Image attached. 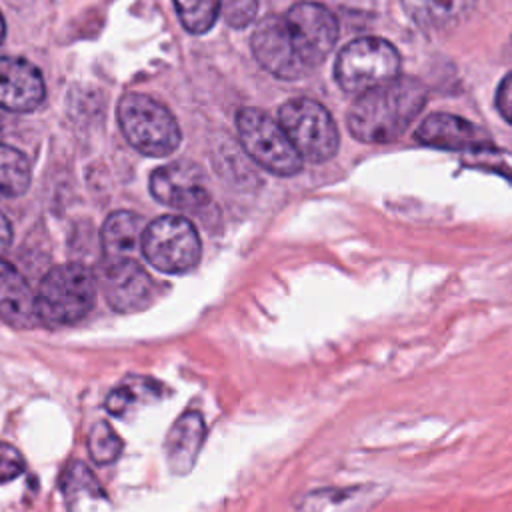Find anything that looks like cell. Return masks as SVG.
Masks as SVG:
<instances>
[{"mask_svg": "<svg viewBox=\"0 0 512 512\" xmlns=\"http://www.w3.org/2000/svg\"><path fill=\"white\" fill-rule=\"evenodd\" d=\"M426 104V88L416 78H396L356 98L348 110V130L360 142L398 140Z\"/></svg>", "mask_w": 512, "mask_h": 512, "instance_id": "1", "label": "cell"}, {"mask_svg": "<svg viewBox=\"0 0 512 512\" xmlns=\"http://www.w3.org/2000/svg\"><path fill=\"white\" fill-rule=\"evenodd\" d=\"M94 276L82 264L52 268L36 294L38 320L48 326H66L82 320L94 304Z\"/></svg>", "mask_w": 512, "mask_h": 512, "instance_id": "2", "label": "cell"}, {"mask_svg": "<svg viewBox=\"0 0 512 512\" xmlns=\"http://www.w3.org/2000/svg\"><path fill=\"white\" fill-rule=\"evenodd\" d=\"M118 124L126 140L146 156H168L180 144V128L172 112L140 92L120 98Z\"/></svg>", "mask_w": 512, "mask_h": 512, "instance_id": "3", "label": "cell"}, {"mask_svg": "<svg viewBox=\"0 0 512 512\" xmlns=\"http://www.w3.org/2000/svg\"><path fill=\"white\" fill-rule=\"evenodd\" d=\"M400 54L384 38L364 36L348 42L334 62V78L344 92L364 94L398 78Z\"/></svg>", "mask_w": 512, "mask_h": 512, "instance_id": "4", "label": "cell"}, {"mask_svg": "<svg viewBox=\"0 0 512 512\" xmlns=\"http://www.w3.org/2000/svg\"><path fill=\"white\" fill-rule=\"evenodd\" d=\"M278 124L302 160L326 162L338 150V128L328 110L312 98L300 96L282 104Z\"/></svg>", "mask_w": 512, "mask_h": 512, "instance_id": "5", "label": "cell"}, {"mask_svg": "<svg viewBox=\"0 0 512 512\" xmlns=\"http://www.w3.org/2000/svg\"><path fill=\"white\" fill-rule=\"evenodd\" d=\"M238 138L244 152L264 170L276 176H292L302 168V156L296 152L282 126L258 108H242L236 116Z\"/></svg>", "mask_w": 512, "mask_h": 512, "instance_id": "6", "label": "cell"}, {"mask_svg": "<svg viewBox=\"0 0 512 512\" xmlns=\"http://www.w3.org/2000/svg\"><path fill=\"white\" fill-rule=\"evenodd\" d=\"M200 238L184 216H160L144 228L142 254L166 274L190 272L200 260Z\"/></svg>", "mask_w": 512, "mask_h": 512, "instance_id": "7", "label": "cell"}, {"mask_svg": "<svg viewBox=\"0 0 512 512\" xmlns=\"http://www.w3.org/2000/svg\"><path fill=\"white\" fill-rule=\"evenodd\" d=\"M292 46L308 70L320 66L338 40L336 16L316 2H298L286 16Z\"/></svg>", "mask_w": 512, "mask_h": 512, "instance_id": "8", "label": "cell"}, {"mask_svg": "<svg viewBox=\"0 0 512 512\" xmlns=\"http://www.w3.org/2000/svg\"><path fill=\"white\" fill-rule=\"evenodd\" d=\"M152 196L176 210L198 212L212 200L204 170L188 160L160 166L150 176Z\"/></svg>", "mask_w": 512, "mask_h": 512, "instance_id": "9", "label": "cell"}, {"mask_svg": "<svg viewBox=\"0 0 512 512\" xmlns=\"http://www.w3.org/2000/svg\"><path fill=\"white\" fill-rule=\"evenodd\" d=\"M250 44L260 66L278 78L296 80L310 72L292 46L284 16L270 14L262 18L252 32Z\"/></svg>", "mask_w": 512, "mask_h": 512, "instance_id": "10", "label": "cell"}, {"mask_svg": "<svg viewBox=\"0 0 512 512\" xmlns=\"http://www.w3.org/2000/svg\"><path fill=\"white\" fill-rule=\"evenodd\" d=\"M102 288L108 304L122 314L144 310L154 298V282L134 258L106 262Z\"/></svg>", "mask_w": 512, "mask_h": 512, "instance_id": "11", "label": "cell"}, {"mask_svg": "<svg viewBox=\"0 0 512 512\" xmlns=\"http://www.w3.org/2000/svg\"><path fill=\"white\" fill-rule=\"evenodd\" d=\"M416 140L432 148L454 152H478L492 148V138L482 126L446 112L426 116L416 130Z\"/></svg>", "mask_w": 512, "mask_h": 512, "instance_id": "12", "label": "cell"}, {"mask_svg": "<svg viewBox=\"0 0 512 512\" xmlns=\"http://www.w3.org/2000/svg\"><path fill=\"white\" fill-rule=\"evenodd\" d=\"M46 96L42 74L22 58L0 56V106L10 112H32Z\"/></svg>", "mask_w": 512, "mask_h": 512, "instance_id": "13", "label": "cell"}, {"mask_svg": "<svg viewBox=\"0 0 512 512\" xmlns=\"http://www.w3.org/2000/svg\"><path fill=\"white\" fill-rule=\"evenodd\" d=\"M384 488L376 484L354 486H324L306 492L296 512H370L382 498Z\"/></svg>", "mask_w": 512, "mask_h": 512, "instance_id": "14", "label": "cell"}, {"mask_svg": "<svg viewBox=\"0 0 512 512\" xmlns=\"http://www.w3.org/2000/svg\"><path fill=\"white\" fill-rule=\"evenodd\" d=\"M206 440V422L204 416L196 410L184 412L168 430L164 440V452L168 466L174 474H188Z\"/></svg>", "mask_w": 512, "mask_h": 512, "instance_id": "15", "label": "cell"}, {"mask_svg": "<svg viewBox=\"0 0 512 512\" xmlns=\"http://www.w3.org/2000/svg\"><path fill=\"white\" fill-rule=\"evenodd\" d=\"M0 318L14 328H32L40 324L36 296L24 276L0 258Z\"/></svg>", "mask_w": 512, "mask_h": 512, "instance_id": "16", "label": "cell"}, {"mask_svg": "<svg viewBox=\"0 0 512 512\" xmlns=\"http://www.w3.org/2000/svg\"><path fill=\"white\" fill-rule=\"evenodd\" d=\"M142 236L144 224L138 214L128 210L110 214L102 226V248L106 262L134 258L136 250H142Z\"/></svg>", "mask_w": 512, "mask_h": 512, "instance_id": "17", "label": "cell"}, {"mask_svg": "<svg viewBox=\"0 0 512 512\" xmlns=\"http://www.w3.org/2000/svg\"><path fill=\"white\" fill-rule=\"evenodd\" d=\"M30 184V164L28 158L0 142V196L14 198L28 190Z\"/></svg>", "mask_w": 512, "mask_h": 512, "instance_id": "18", "label": "cell"}, {"mask_svg": "<svg viewBox=\"0 0 512 512\" xmlns=\"http://www.w3.org/2000/svg\"><path fill=\"white\" fill-rule=\"evenodd\" d=\"M174 6L182 26L192 34L208 32L220 14V0H174Z\"/></svg>", "mask_w": 512, "mask_h": 512, "instance_id": "19", "label": "cell"}, {"mask_svg": "<svg viewBox=\"0 0 512 512\" xmlns=\"http://www.w3.org/2000/svg\"><path fill=\"white\" fill-rule=\"evenodd\" d=\"M124 442L118 432L104 420L96 422L88 434V454L94 464L108 466L116 462L122 454Z\"/></svg>", "mask_w": 512, "mask_h": 512, "instance_id": "20", "label": "cell"}, {"mask_svg": "<svg viewBox=\"0 0 512 512\" xmlns=\"http://www.w3.org/2000/svg\"><path fill=\"white\" fill-rule=\"evenodd\" d=\"M412 14L424 24H436L458 18L460 10H466L472 0H406Z\"/></svg>", "mask_w": 512, "mask_h": 512, "instance_id": "21", "label": "cell"}, {"mask_svg": "<svg viewBox=\"0 0 512 512\" xmlns=\"http://www.w3.org/2000/svg\"><path fill=\"white\" fill-rule=\"evenodd\" d=\"M60 488L66 496L74 494L76 490H88L92 494H102L100 492V486L96 482V478L92 476V472L82 464V462H72L66 472L62 474V482H60Z\"/></svg>", "mask_w": 512, "mask_h": 512, "instance_id": "22", "label": "cell"}, {"mask_svg": "<svg viewBox=\"0 0 512 512\" xmlns=\"http://www.w3.org/2000/svg\"><path fill=\"white\" fill-rule=\"evenodd\" d=\"M258 12V0H220V14L232 28L248 26Z\"/></svg>", "mask_w": 512, "mask_h": 512, "instance_id": "23", "label": "cell"}, {"mask_svg": "<svg viewBox=\"0 0 512 512\" xmlns=\"http://www.w3.org/2000/svg\"><path fill=\"white\" fill-rule=\"evenodd\" d=\"M26 468L24 456L8 442H0V482L14 480Z\"/></svg>", "mask_w": 512, "mask_h": 512, "instance_id": "24", "label": "cell"}, {"mask_svg": "<svg viewBox=\"0 0 512 512\" xmlns=\"http://www.w3.org/2000/svg\"><path fill=\"white\" fill-rule=\"evenodd\" d=\"M130 400H132V392H130V388L124 384V386H120V388H114V390L106 396L104 408H106L110 414H114V416H122V414L126 412Z\"/></svg>", "mask_w": 512, "mask_h": 512, "instance_id": "25", "label": "cell"}, {"mask_svg": "<svg viewBox=\"0 0 512 512\" xmlns=\"http://www.w3.org/2000/svg\"><path fill=\"white\" fill-rule=\"evenodd\" d=\"M496 108L508 122H512V72L500 82L496 90Z\"/></svg>", "mask_w": 512, "mask_h": 512, "instance_id": "26", "label": "cell"}, {"mask_svg": "<svg viewBox=\"0 0 512 512\" xmlns=\"http://www.w3.org/2000/svg\"><path fill=\"white\" fill-rule=\"evenodd\" d=\"M10 240H12L10 222H8V218L0 212V254L6 252V248L10 246Z\"/></svg>", "mask_w": 512, "mask_h": 512, "instance_id": "27", "label": "cell"}, {"mask_svg": "<svg viewBox=\"0 0 512 512\" xmlns=\"http://www.w3.org/2000/svg\"><path fill=\"white\" fill-rule=\"evenodd\" d=\"M4 34H6V24H4V18L0 14V42L4 40Z\"/></svg>", "mask_w": 512, "mask_h": 512, "instance_id": "28", "label": "cell"}, {"mask_svg": "<svg viewBox=\"0 0 512 512\" xmlns=\"http://www.w3.org/2000/svg\"><path fill=\"white\" fill-rule=\"evenodd\" d=\"M0 128H2V118H0Z\"/></svg>", "mask_w": 512, "mask_h": 512, "instance_id": "29", "label": "cell"}, {"mask_svg": "<svg viewBox=\"0 0 512 512\" xmlns=\"http://www.w3.org/2000/svg\"><path fill=\"white\" fill-rule=\"evenodd\" d=\"M510 46H512V36H510Z\"/></svg>", "mask_w": 512, "mask_h": 512, "instance_id": "30", "label": "cell"}]
</instances>
